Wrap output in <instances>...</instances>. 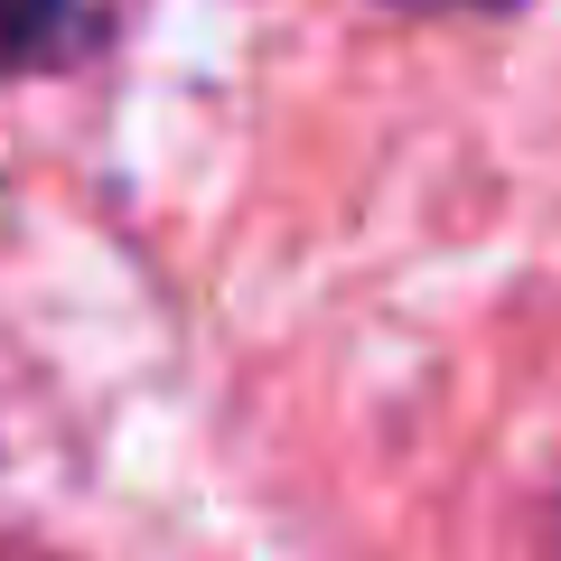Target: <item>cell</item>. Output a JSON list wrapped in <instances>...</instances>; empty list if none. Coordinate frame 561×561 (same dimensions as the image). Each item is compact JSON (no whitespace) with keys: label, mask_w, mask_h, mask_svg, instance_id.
<instances>
[{"label":"cell","mask_w":561,"mask_h":561,"mask_svg":"<svg viewBox=\"0 0 561 561\" xmlns=\"http://www.w3.org/2000/svg\"><path fill=\"white\" fill-rule=\"evenodd\" d=\"M478 10H486V0H478Z\"/></svg>","instance_id":"7a4b0ae2"},{"label":"cell","mask_w":561,"mask_h":561,"mask_svg":"<svg viewBox=\"0 0 561 561\" xmlns=\"http://www.w3.org/2000/svg\"><path fill=\"white\" fill-rule=\"evenodd\" d=\"M84 0H0V76H28V66H47L66 47V28H76Z\"/></svg>","instance_id":"6da1fadb"}]
</instances>
